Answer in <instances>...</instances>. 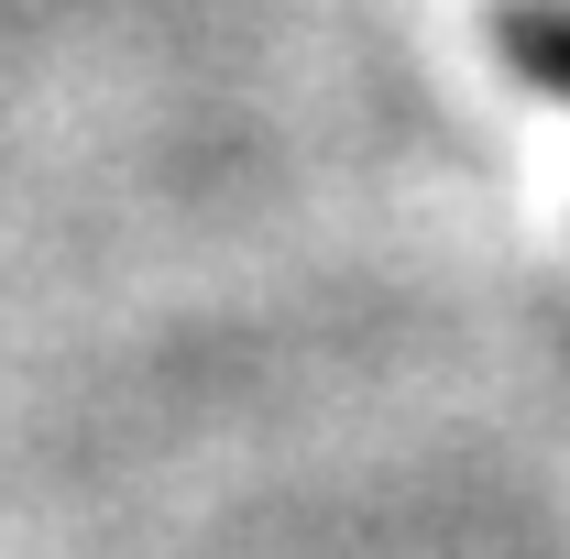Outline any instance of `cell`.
Here are the masks:
<instances>
[{
    "mask_svg": "<svg viewBox=\"0 0 570 559\" xmlns=\"http://www.w3.org/2000/svg\"><path fill=\"white\" fill-rule=\"evenodd\" d=\"M494 56L527 88L570 99V0H494Z\"/></svg>",
    "mask_w": 570,
    "mask_h": 559,
    "instance_id": "6da1fadb",
    "label": "cell"
}]
</instances>
